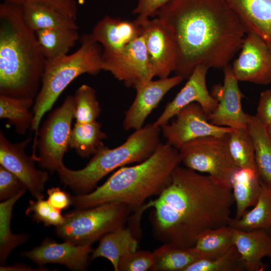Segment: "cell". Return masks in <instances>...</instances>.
<instances>
[{
  "label": "cell",
  "instance_id": "obj_1",
  "mask_svg": "<svg viewBox=\"0 0 271 271\" xmlns=\"http://www.w3.org/2000/svg\"><path fill=\"white\" fill-rule=\"evenodd\" d=\"M234 203L230 186L179 166L167 187L144 206L152 209L149 218L156 239L191 248L206 231L229 225Z\"/></svg>",
  "mask_w": 271,
  "mask_h": 271
},
{
  "label": "cell",
  "instance_id": "obj_2",
  "mask_svg": "<svg viewBox=\"0 0 271 271\" xmlns=\"http://www.w3.org/2000/svg\"><path fill=\"white\" fill-rule=\"evenodd\" d=\"M155 16L177 46L174 72L188 79L199 64L224 68L240 50L248 30L224 0H172Z\"/></svg>",
  "mask_w": 271,
  "mask_h": 271
},
{
  "label": "cell",
  "instance_id": "obj_3",
  "mask_svg": "<svg viewBox=\"0 0 271 271\" xmlns=\"http://www.w3.org/2000/svg\"><path fill=\"white\" fill-rule=\"evenodd\" d=\"M46 59L36 33L25 23L22 5L0 4V95L35 99Z\"/></svg>",
  "mask_w": 271,
  "mask_h": 271
},
{
  "label": "cell",
  "instance_id": "obj_4",
  "mask_svg": "<svg viewBox=\"0 0 271 271\" xmlns=\"http://www.w3.org/2000/svg\"><path fill=\"white\" fill-rule=\"evenodd\" d=\"M181 163L179 150L168 143H160L145 161L134 166L122 167L90 193L71 196L72 205L76 209H84L119 202L127 205L133 213L137 212L148 199L162 192Z\"/></svg>",
  "mask_w": 271,
  "mask_h": 271
},
{
  "label": "cell",
  "instance_id": "obj_5",
  "mask_svg": "<svg viewBox=\"0 0 271 271\" xmlns=\"http://www.w3.org/2000/svg\"><path fill=\"white\" fill-rule=\"evenodd\" d=\"M161 132L160 126L148 123L135 130L120 146L112 149L104 146L80 170L63 166L57 171L60 180L76 195L87 194L115 169L141 163L151 157L160 144Z\"/></svg>",
  "mask_w": 271,
  "mask_h": 271
},
{
  "label": "cell",
  "instance_id": "obj_6",
  "mask_svg": "<svg viewBox=\"0 0 271 271\" xmlns=\"http://www.w3.org/2000/svg\"><path fill=\"white\" fill-rule=\"evenodd\" d=\"M81 46L74 53L46 59L40 90L35 99L31 129L37 142L38 129L44 115L51 109L61 93L76 78L84 74H98L102 70V49L87 35L80 39Z\"/></svg>",
  "mask_w": 271,
  "mask_h": 271
},
{
  "label": "cell",
  "instance_id": "obj_7",
  "mask_svg": "<svg viewBox=\"0 0 271 271\" xmlns=\"http://www.w3.org/2000/svg\"><path fill=\"white\" fill-rule=\"evenodd\" d=\"M132 213L127 205L119 202L76 209L64 215V221L56 227L55 232L65 241L91 245L108 233L124 226Z\"/></svg>",
  "mask_w": 271,
  "mask_h": 271
},
{
  "label": "cell",
  "instance_id": "obj_8",
  "mask_svg": "<svg viewBox=\"0 0 271 271\" xmlns=\"http://www.w3.org/2000/svg\"><path fill=\"white\" fill-rule=\"evenodd\" d=\"M228 133L201 137L186 143L178 150L181 163L231 187V178L238 168L228 149Z\"/></svg>",
  "mask_w": 271,
  "mask_h": 271
},
{
  "label": "cell",
  "instance_id": "obj_9",
  "mask_svg": "<svg viewBox=\"0 0 271 271\" xmlns=\"http://www.w3.org/2000/svg\"><path fill=\"white\" fill-rule=\"evenodd\" d=\"M74 118V97L68 95L63 103L48 116L38 131L36 148L39 166L51 173L64 166V155L69 148Z\"/></svg>",
  "mask_w": 271,
  "mask_h": 271
},
{
  "label": "cell",
  "instance_id": "obj_10",
  "mask_svg": "<svg viewBox=\"0 0 271 271\" xmlns=\"http://www.w3.org/2000/svg\"><path fill=\"white\" fill-rule=\"evenodd\" d=\"M102 70L110 72L127 87L143 84L154 77L149 62L143 34L120 51L103 56Z\"/></svg>",
  "mask_w": 271,
  "mask_h": 271
},
{
  "label": "cell",
  "instance_id": "obj_11",
  "mask_svg": "<svg viewBox=\"0 0 271 271\" xmlns=\"http://www.w3.org/2000/svg\"><path fill=\"white\" fill-rule=\"evenodd\" d=\"M171 123L161 126L167 143L179 150L184 144L195 139L209 136H222L233 128L212 124L201 105L192 103L181 109Z\"/></svg>",
  "mask_w": 271,
  "mask_h": 271
},
{
  "label": "cell",
  "instance_id": "obj_12",
  "mask_svg": "<svg viewBox=\"0 0 271 271\" xmlns=\"http://www.w3.org/2000/svg\"><path fill=\"white\" fill-rule=\"evenodd\" d=\"M241 51L231 66L238 81L259 85L271 83V49L255 32L246 33Z\"/></svg>",
  "mask_w": 271,
  "mask_h": 271
},
{
  "label": "cell",
  "instance_id": "obj_13",
  "mask_svg": "<svg viewBox=\"0 0 271 271\" xmlns=\"http://www.w3.org/2000/svg\"><path fill=\"white\" fill-rule=\"evenodd\" d=\"M142 26L150 66L154 77H169L175 69L177 46L172 32L158 18Z\"/></svg>",
  "mask_w": 271,
  "mask_h": 271
},
{
  "label": "cell",
  "instance_id": "obj_14",
  "mask_svg": "<svg viewBox=\"0 0 271 271\" xmlns=\"http://www.w3.org/2000/svg\"><path fill=\"white\" fill-rule=\"evenodd\" d=\"M30 139L17 143L9 142L0 132V165L18 177L36 199L43 198L46 182L49 178L47 172L38 170L34 158L26 155L25 149Z\"/></svg>",
  "mask_w": 271,
  "mask_h": 271
},
{
  "label": "cell",
  "instance_id": "obj_15",
  "mask_svg": "<svg viewBox=\"0 0 271 271\" xmlns=\"http://www.w3.org/2000/svg\"><path fill=\"white\" fill-rule=\"evenodd\" d=\"M222 85H214L211 94L218 101L217 106L207 117L212 124L233 129L246 128L248 114L243 111L241 99L243 96L234 76L231 66L223 68Z\"/></svg>",
  "mask_w": 271,
  "mask_h": 271
},
{
  "label": "cell",
  "instance_id": "obj_16",
  "mask_svg": "<svg viewBox=\"0 0 271 271\" xmlns=\"http://www.w3.org/2000/svg\"><path fill=\"white\" fill-rule=\"evenodd\" d=\"M93 250L91 245H76L67 241L60 243L46 238L39 246L21 252V255L39 266L48 263H55L79 271L87 269L92 260L90 254Z\"/></svg>",
  "mask_w": 271,
  "mask_h": 271
},
{
  "label": "cell",
  "instance_id": "obj_17",
  "mask_svg": "<svg viewBox=\"0 0 271 271\" xmlns=\"http://www.w3.org/2000/svg\"><path fill=\"white\" fill-rule=\"evenodd\" d=\"M208 69L203 64L198 65L194 68L185 85L175 98L168 103L162 114L154 122L155 125L161 127L168 123L181 109L193 102L199 104L207 116L214 111L218 101L207 88L206 77Z\"/></svg>",
  "mask_w": 271,
  "mask_h": 271
},
{
  "label": "cell",
  "instance_id": "obj_18",
  "mask_svg": "<svg viewBox=\"0 0 271 271\" xmlns=\"http://www.w3.org/2000/svg\"><path fill=\"white\" fill-rule=\"evenodd\" d=\"M183 79L181 76L176 75L172 77L151 80L136 87L135 98L125 112L123 128L128 130L142 127L146 118L166 94Z\"/></svg>",
  "mask_w": 271,
  "mask_h": 271
},
{
  "label": "cell",
  "instance_id": "obj_19",
  "mask_svg": "<svg viewBox=\"0 0 271 271\" xmlns=\"http://www.w3.org/2000/svg\"><path fill=\"white\" fill-rule=\"evenodd\" d=\"M142 34V26L136 20L129 21L106 16L87 35L102 46L103 56H108L120 51Z\"/></svg>",
  "mask_w": 271,
  "mask_h": 271
},
{
  "label": "cell",
  "instance_id": "obj_20",
  "mask_svg": "<svg viewBox=\"0 0 271 271\" xmlns=\"http://www.w3.org/2000/svg\"><path fill=\"white\" fill-rule=\"evenodd\" d=\"M233 229V244L246 270H262L265 256H271V233L263 229L243 231Z\"/></svg>",
  "mask_w": 271,
  "mask_h": 271
},
{
  "label": "cell",
  "instance_id": "obj_21",
  "mask_svg": "<svg viewBox=\"0 0 271 271\" xmlns=\"http://www.w3.org/2000/svg\"><path fill=\"white\" fill-rule=\"evenodd\" d=\"M249 31L271 49V0H224Z\"/></svg>",
  "mask_w": 271,
  "mask_h": 271
},
{
  "label": "cell",
  "instance_id": "obj_22",
  "mask_svg": "<svg viewBox=\"0 0 271 271\" xmlns=\"http://www.w3.org/2000/svg\"><path fill=\"white\" fill-rule=\"evenodd\" d=\"M137 234L131 227L117 228L103 236L98 246L93 250L91 259L98 257L107 259L115 271H117L120 258L126 254L137 250Z\"/></svg>",
  "mask_w": 271,
  "mask_h": 271
},
{
  "label": "cell",
  "instance_id": "obj_23",
  "mask_svg": "<svg viewBox=\"0 0 271 271\" xmlns=\"http://www.w3.org/2000/svg\"><path fill=\"white\" fill-rule=\"evenodd\" d=\"M21 5L24 20L35 32L54 28H78L75 19L51 5L40 3H27Z\"/></svg>",
  "mask_w": 271,
  "mask_h": 271
},
{
  "label": "cell",
  "instance_id": "obj_24",
  "mask_svg": "<svg viewBox=\"0 0 271 271\" xmlns=\"http://www.w3.org/2000/svg\"><path fill=\"white\" fill-rule=\"evenodd\" d=\"M230 183L236 204L233 218L238 219L256 204L261 191V181L256 170L242 168L234 172Z\"/></svg>",
  "mask_w": 271,
  "mask_h": 271
},
{
  "label": "cell",
  "instance_id": "obj_25",
  "mask_svg": "<svg viewBox=\"0 0 271 271\" xmlns=\"http://www.w3.org/2000/svg\"><path fill=\"white\" fill-rule=\"evenodd\" d=\"M246 128L253 142L255 161L260 181L271 188V138L255 115L248 114Z\"/></svg>",
  "mask_w": 271,
  "mask_h": 271
},
{
  "label": "cell",
  "instance_id": "obj_26",
  "mask_svg": "<svg viewBox=\"0 0 271 271\" xmlns=\"http://www.w3.org/2000/svg\"><path fill=\"white\" fill-rule=\"evenodd\" d=\"M261 184L256 204L239 219H231L229 226L232 228L243 231L263 229L271 233V188L261 181Z\"/></svg>",
  "mask_w": 271,
  "mask_h": 271
},
{
  "label": "cell",
  "instance_id": "obj_27",
  "mask_svg": "<svg viewBox=\"0 0 271 271\" xmlns=\"http://www.w3.org/2000/svg\"><path fill=\"white\" fill-rule=\"evenodd\" d=\"M96 120L88 123H77L72 128L69 148L75 150L82 158H88L98 153L104 146L103 141L107 134Z\"/></svg>",
  "mask_w": 271,
  "mask_h": 271
},
{
  "label": "cell",
  "instance_id": "obj_28",
  "mask_svg": "<svg viewBox=\"0 0 271 271\" xmlns=\"http://www.w3.org/2000/svg\"><path fill=\"white\" fill-rule=\"evenodd\" d=\"M233 244V229L226 225L203 233L192 249L198 259H211L224 254Z\"/></svg>",
  "mask_w": 271,
  "mask_h": 271
},
{
  "label": "cell",
  "instance_id": "obj_29",
  "mask_svg": "<svg viewBox=\"0 0 271 271\" xmlns=\"http://www.w3.org/2000/svg\"><path fill=\"white\" fill-rule=\"evenodd\" d=\"M37 39L46 59L66 54L79 38L78 29L54 28L35 32Z\"/></svg>",
  "mask_w": 271,
  "mask_h": 271
},
{
  "label": "cell",
  "instance_id": "obj_30",
  "mask_svg": "<svg viewBox=\"0 0 271 271\" xmlns=\"http://www.w3.org/2000/svg\"><path fill=\"white\" fill-rule=\"evenodd\" d=\"M34 102L32 99L0 95V117L7 119L18 133L24 134L32 125L34 114L31 108Z\"/></svg>",
  "mask_w": 271,
  "mask_h": 271
},
{
  "label": "cell",
  "instance_id": "obj_31",
  "mask_svg": "<svg viewBox=\"0 0 271 271\" xmlns=\"http://www.w3.org/2000/svg\"><path fill=\"white\" fill-rule=\"evenodd\" d=\"M153 253L151 271H185L198 258L192 247L181 248L163 243Z\"/></svg>",
  "mask_w": 271,
  "mask_h": 271
},
{
  "label": "cell",
  "instance_id": "obj_32",
  "mask_svg": "<svg viewBox=\"0 0 271 271\" xmlns=\"http://www.w3.org/2000/svg\"><path fill=\"white\" fill-rule=\"evenodd\" d=\"M23 190L13 197L0 203V264L5 265L7 258L17 246L25 242L26 234H13L11 230L13 207L16 202L25 193Z\"/></svg>",
  "mask_w": 271,
  "mask_h": 271
},
{
  "label": "cell",
  "instance_id": "obj_33",
  "mask_svg": "<svg viewBox=\"0 0 271 271\" xmlns=\"http://www.w3.org/2000/svg\"><path fill=\"white\" fill-rule=\"evenodd\" d=\"M228 146L230 155L238 169L257 171L254 147L246 128L233 129L228 133Z\"/></svg>",
  "mask_w": 271,
  "mask_h": 271
},
{
  "label": "cell",
  "instance_id": "obj_34",
  "mask_svg": "<svg viewBox=\"0 0 271 271\" xmlns=\"http://www.w3.org/2000/svg\"><path fill=\"white\" fill-rule=\"evenodd\" d=\"M74 97V118L77 123L94 121L101 109L94 88L87 84L81 85Z\"/></svg>",
  "mask_w": 271,
  "mask_h": 271
},
{
  "label": "cell",
  "instance_id": "obj_35",
  "mask_svg": "<svg viewBox=\"0 0 271 271\" xmlns=\"http://www.w3.org/2000/svg\"><path fill=\"white\" fill-rule=\"evenodd\" d=\"M245 267L236 247L232 246L224 254L211 259H198L185 271H243Z\"/></svg>",
  "mask_w": 271,
  "mask_h": 271
},
{
  "label": "cell",
  "instance_id": "obj_36",
  "mask_svg": "<svg viewBox=\"0 0 271 271\" xmlns=\"http://www.w3.org/2000/svg\"><path fill=\"white\" fill-rule=\"evenodd\" d=\"M61 212V211L55 208L47 200L43 198L38 199L36 201L30 200L26 210L27 215L31 214L34 220L38 223L42 222L46 226L53 225L57 227L63 223L65 217Z\"/></svg>",
  "mask_w": 271,
  "mask_h": 271
},
{
  "label": "cell",
  "instance_id": "obj_37",
  "mask_svg": "<svg viewBox=\"0 0 271 271\" xmlns=\"http://www.w3.org/2000/svg\"><path fill=\"white\" fill-rule=\"evenodd\" d=\"M154 263L153 252L140 250L122 256L118 264L117 271L150 270Z\"/></svg>",
  "mask_w": 271,
  "mask_h": 271
},
{
  "label": "cell",
  "instance_id": "obj_38",
  "mask_svg": "<svg viewBox=\"0 0 271 271\" xmlns=\"http://www.w3.org/2000/svg\"><path fill=\"white\" fill-rule=\"evenodd\" d=\"M27 190L23 182L15 174L0 165V200H8Z\"/></svg>",
  "mask_w": 271,
  "mask_h": 271
},
{
  "label": "cell",
  "instance_id": "obj_39",
  "mask_svg": "<svg viewBox=\"0 0 271 271\" xmlns=\"http://www.w3.org/2000/svg\"><path fill=\"white\" fill-rule=\"evenodd\" d=\"M137 2L132 13L137 15L136 20L141 26L151 17H154L157 12L172 0H135Z\"/></svg>",
  "mask_w": 271,
  "mask_h": 271
},
{
  "label": "cell",
  "instance_id": "obj_40",
  "mask_svg": "<svg viewBox=\"0 0 271 271\" xmlns=\"http://www.w3.org/2000/svg\"><path fill=\"white\" fill-rule=\"evenodd\" d=\"M20 5L27 3H40L48 4L76 20L77 16V6L75 0H5Z\"/></svg>",
  "mask_w": 271,
  "mask_h": 271
},
{
  "label": "cell",
  "instance_id": "obj_41",
  "mask_svg": "<svg viewBox=\"0 0 271 271\" xmlns=\"http://www.w3.org/2000/svg\"><path fill=\"white\" fill-rule=\"evenodd\" d=\"M255 115L266 126L271 124V89L260 93Z\"/></svg>",
  "mask_w": 271,
  "mask_h": 271
},
{
  "label": "cell",
  "instance_id": "obj_42",
  "mask_svg": "<svg viewBox=\"0 0 271 271\" xmlns=\"http://www.w3.org/2000/svg\"><path fill=\"white\" fill-rule=\"evenodd\" d=\"M47 201L55 208L60 211L72 205L71 196L58 187H52L47 190Z\"/></svg>",
  "mask_w": 271,
  "mask_h": 271
},
{
  "label": "cell",
  "instance_id": "obj_43",
  "mask_svg": "<svg viewBox=\"0 0 271 271\" xmlns=\"http://www.w3.org/2000/svg\"><path fill=\"white\" fill-rule=\"evenodd\" d=\"M0 270H35V269L31 268L26 265L20 264H15L11 266L1 265Z\"/></svg>",
  "mask_w": 271,
  "mask_h": 271
},
{
  "label": "cell",
  "instance_id": "obj_44",
  "mask_svg": "<svg viewBox=\"0 0 271 271\" xmlns=\"http://www.w3.org/2000/svg\"><path fill=\"white\" fill-rule=\"evenodd\" d=\"M266 128H267L268 133L269 134V136L271 138V124H269L266 126Z\"/></svg>",
  "mask_w": 271,
  "mask_h": 271
}]
</instances>
